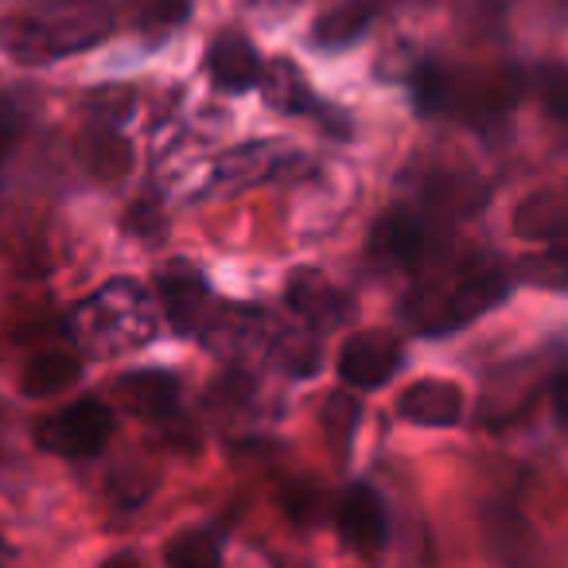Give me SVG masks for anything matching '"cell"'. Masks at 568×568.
I'll use <instances>...</instances> for the list:
<instances>
[{"label":"cell","instance_id":"44dd1931","mask_svg":"<svg viewBox=\"0 0 568 568\" xmlns=\"http://www.w3.org/2000/svg\"><path fill=\"white\" fill-rule=\"evenodd\" d=\"M187 17V0H133V24L144 36H168Z\"/></svg>","mask_w":568,"mask_h":568},{"label":"cell","instance_id":"d6986e66","mask_svg":"<svg viewBox=\"0 0 568 568\" xmlns=\"http://www.w3.org/2000/svg\"><path fill=\"white\" fill-rule=\"evenodd\" d=\"M358 417H363V405H358V397L347 394V389H335V394L324 402V417H320V425H324L327 444H332V452L339 459L351 452V440H355Z\"/></svg>","mask_w":568,"mask_h":568},{"label":"cell","instance_id":"484cf974","mask_svg":"<svg viewBox=\"0 0 568 568\" xmlns=\"http://www.w3.org/2000/svg\"><path fill=\"white\" fill-rule=\"evenodd\" d=\"M90 105H94L98 118H102L105 125H118L121 118H129V113H133V90H129V87H105V90H98V94L90 98Z\"/></svg>","mask_w":568,"mask_h":568},{"label":"cell","instance_id":"4316f807","mask_svg":"<svg viewBox=\"0 0 568 568\" xmlns=\"http://www.w3.org/2000/svg\"><path fill=\"white\" fill-rule=\"evenodd\" d=\"M20 141V118L12 110H0V164L9 160V152Z\"/></svg>","mask_w":568,"mask_h":568},{"label":"cell","instance_id":"6da1fadb","mask_svg":"<svg viewBox=\"0 0 568 568\" xmlns=\"http://www.w3.org/2000/svg\"><path fill=\"white\" fill-rule=\"evenodd\" d=\"M74 335L82 347H98L105 355L121 347H136L152 335V308L136 284H110L79 308Z\"/></svg>","mask_w":568,"mask_h":568},{"label":"cell","instance_id":"5b68a950","mask_svg":"<svg viewBox=\"0 0 568 568\" xmlns=\"http://www.w3.org/2000/svg\"><path fill=\"white\" fill-rule=\"evenodd\" d=\"M339 534L358 557H378V552L386 549V537H389L386 506H382V498L374 495L366 483H355V487L343 495Z\"/></svg>","mask_w":568,"mask_h":568},{"label":"cell","instance_id":"9c48e42d","mask_svg":"<svg viewBox=\"0 0 568 568\" xmlns=\"http://www.w3.org/2000/svg\"><path fill=\"white\" fill-rule=\"evenodd\" d=\"M160 304L180 332H199L206 324V312H211V293H206L203 276L175 265L160 276Z\"/></svg>","mask_w":568,"mask_h":568},{"label":"cell","instance_id":"7a4b0ae2","mask_svg":"<svg viewBox=\"0 0 568 568\" xmlns=\"http://www.w3.org/2000/svg\"><path fill=\"white\" fill-rule=\"evenodd\" d=\"M506 281L503 268H471L456 284H448L444 293H425L413 304V316L420 320L425 332H448V327L471 324L475 316L490 312L498 301H506Z\"/></svg>","mask_w":568,"mask_h":568},{"label":"cell","instance_id":"ba28073f","mask_svg":"<svg viewBox=\"0 0 568 568\" xmlns=\"http://www.w3.org/2000/svg\"><path fill=\"white\" fill-rule=\"evenodd\" d=\"M374 253L389 265L402 268H420L433 253V234L428 226L409 211H389L386 219L374 226Z\"/></svg>","mask_w":568,"mask_h":568},{"label":"cell","instance_id":"f1b7e54d","mask_svg":"<svg viewBox=\"0 0 568 568\" xmlns=\"http://www.w3.org/2000/svg\"><path fill=\"white\" fill-rule=\"evenodd\" d=\"M102 568H141V560H136L133 552H118V557H110Z\"/></svg>","mask_w":568,"mask_h":568},{"label":"cell","instance_id":"cb8c5ba5","mask_svg":"<svg viewBox=\"0 0 568 568\" xmlns=\"http://www.w3.org/2000/svg\"><path fill=\"white\" fill-rule=\"evenodd\" d=\"M537 94H541V105L552 113L557 121H568V67H541L537 71Z\"/></svg>","mask_w":568,"mask_h":568},{"label":"cell","instance_id":"30bf717a","mask_svg":"<svg viewBox=\"0 0 568 568\" xmlns=\"http://www.w3.org/2000/svg\"><path fill=\"white\" fill-rule=\"evenodd\" d=\"M206 71H211L214 87L226 94H242L253 82H261V59L253 43L237 32H222L206 51Z\"/></svg>","mask_w":568,"mask_h":568},{"label":"cell","instance_id":"8992f818","mask_svg":"<svg viewBox=\"0 0 568 568\" xmlns=\"http://www.w3.org/2000/svg\"><path fill=\"white\" fill-rule=\"evenodd\" d=\"M397 413L409 425L420 428H448L464 417V389L448 378H420L397 397Z\"/></svg>","mask_w":568,"mask_h":568},{"label":"cell","instance_id":"603a6c76","mask_svg":"<svg viewBox=\"0 0 568 568\" xmlns=\"http://www.w3.org/2000/svg\"><path fill=\"white\" fill-rule=\"evenodd\" d=\"M413 98H417V105L425 113L448 110L452 98H456V87H452V79L440 67H420V71L413 74Z\"/></svg>","mask_w":568,"mask_h":568},{"label":"cell","instance_id":"8fae6325","mask_svg":"<svg viewBox=\"0 0 568 568\" xmlns=\"http://www.w3.org/2000/svg\"><path fill=\"white\" fill-rule=\"evenodd\" d=\"M284 296H288V308L308 320L312 327H335L343 320V312H347V301H343L339 288L324 273H308V268L293 273Z\"/></svg>","mask_w":568,"mask_h":568},{"label":"cell","instance_id":"4fadbf2b","mask_svg":"<svg viewBox=\"0 0 568 568\" xmlns=\"http://www.w3.org/2000/svg\"><path fill=\"white\" fill-rule=\"evenodd\" d=\"M514 234L526 242H565L568 237V206L549 191L521 199L514 211Z\"/></svg>","mask_w":568,"mask_h":568},{"label":"cell","instance_id":"83f0119b","mask_svg":"<svg viewBox=\"0 0 568 568\" xmlns=\"http://www.w3.org/2000/svg\"><path fill=\"white\" fill-rule=\"evenodd\" d=\"M552 405H557V417H560V425L568 428V371L560 374L557 382H552Z\"/></svg>","mask_w":568,"mask_h":568},{"label":"cell","instance_id":"3957f363","mask_svg":"<svg viewBox=\"0 0 568 568\" xmlns=\"http://www.w3.org/2000/svg\"><path fill=\"white\" fill-rule=\"evenodd\" d=\"M110 436H113V413L102 402H94V397H82V402L67 405L63 413L36 425V444L43 452H51V456H67V459L98 456Z\"/></svg>","mask_w":568,"mask_h":568},{"label":"cell","instance_id":"e0dca14e","mask_svg":"<svg viewBox=\"0 0 568 568\" xmlns=\"http://www.w3.org/2000/svg\"><path fill=\"white\" fill-rule=\"evenodd\" d=\"M113 32V12L110 9H74L67 12L59 24H51V43H55V55L63 51H87L98 40Z\"/></svg>","mask_w":568,"mask_h":568},{"label":"cell","instance_id":"d4e9b609","mask_svg":"<svg viewBox=\"0 0 568 568\" xmlns=\"http://www.w3.org/2000/svg\"><path fill=\"white\" fill-rule=\"evenodd\" d=\"M433 195L440 206H452V211H459V214L483 206V191L475 187V180H440L433 187Z\"/></svg>","mask_w":568,"mask_h":568},{"label":"cell","instance_id":"2e32d148","mask_svg":"<svg viewBox=\"0 0 568 568\" xmlns=\"http://www.w3.org/2000/svg\"><path fill=\"white\" fill-rule=\"evenodd\" d=\"M0 48L9 51L17 63H51V59H55L51 28L36 17H24V12L0 24Z\"/></svg>","mask_w":568,"mask_h":568},{"label":"cell","instance_id":"52a82bcc","mask_svg":"<svg viewBox=\"0 0 568 568\" xmlns=\"http://www.w3.org/2000/svg\"><path fill=\"white\" fill-rule=\"evenodd\" d=\"M113 397L136 420H168L180 405V382L168 371H133L113 386Z\"/></svg>","mask_w":568,"mask_h":568},{"label":"cell","instance_id":"9a60e30c","mask_svg":"<svg viewBox=\"0 0 568 568\" xmlns=\"http://www.w3.org/2000/svg\"><path fill=\"white\" fill-rule=\"evenodd\" d=\"M79 160L98 180H121L133 168V149L113 125H98L79 141Z\"/></svg>","mask_w":568,"mask_h":568},{"label":"cell","instance_id":"7c38bea8","mask_svg":"<svg viewBox=\"0 0 568 568\" xmlns=\"http://www.w3.org/2000/svg\"><path fill=\"white\" fill-rule=\"evenodd\" d=\"M261 94L273 105L276 113H312L316 110V98L304 79V71L293 59H273L268 67H261Z\"/></svg>","mask_w":568,"mask_h":568},{"label":"cell","instance_id":"5bb4252c","mask_svg":"<svg viewBox=\"0 0 568 568\" xmlns=\"http://www.w3.org/2000/svg\"><path fill=\"white\" fill-rule=\"evenodd\" d=\"M79 374H82L79 355H71L63 347H51L28 358L24 374H20V389L28 397H51V394H63L67 386H74Z\"/></svg>","mask_w":568,"mask_h":568},{"label":"cell","instance_id":"ac0fdd59","mask_svg":"<svg viewBox=\"0 0 568 568\" xmlns=\"http://www.w3.org/2000/svg\"><path fill=\"white\" fill-rule=\"evenodd\" d=\"M371 20H374V4H366V0H347V4H335V9H327L324 17L316 20L312 40H316L320 48H343V43L358 40V36L371 28Z\"/></svg>","mask_w":568,"mask_h":568},{"label":"cell","instance_id":"7402d4cb","mask_svg":"<svg viewBox=\"0 0 568 568\" xmlns=\"http://www.w3.org/2000/svg\"><path fill=\"white\" fill-rule=\"evenodd\" d=\"M521 273L534 284H545V288H568V237L565 242H549V250L541 257H529Z\"/></svg>","mask_w":568,"mask_h":568},{"label":"cell","instance_id":"ffe728a7","mask_svg":"<svg viewBox=\"0 0 568 568\" xmlns=\"http://www.w3.org/2000/svg\"><path fill=\"white\" fill-rule=\"evenodd\" d=\"M168 568H219V541L206 529H183L168 541Z\"/></svg>","mask_w":568,"mask_h":568},{"label":"cell","instance_id":"277c9868","mask_svg":"<svg viewBox=\"0 0 568 568\" xmlns=\"http://www.w3.org/2000/svg\"><path fill=\"white\" fill-rule=\"evenodd\" d=\"M402 343L386 332H355L339 351V378L355 389H378L402 371Z\"/></svg>","mask_w":568,"mask_h":568}]
</instances>
